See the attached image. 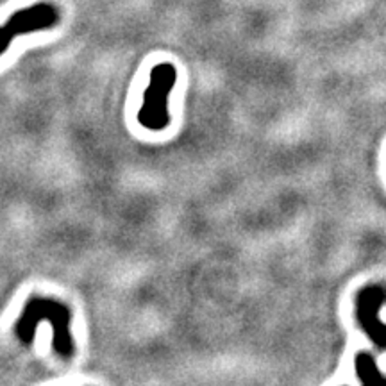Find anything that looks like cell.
Returning a JSON list of instances; mask_svg holds the SVG:
<instances>
[{
  "instance_id": "1",
  "label": "cell",
  "mask_w": 386,
  "mask_h": 386,
  "mask_svg": "<svg viewBox=\"0 0 386 386\" xmlns=\"http://www.w3.org/2000/svg\"><path fill=\"white\" fill-rule=\"evenodd\" d=\"M72 318V310L61 300L52 299V297H31L16 322L15 335L20 343L29 347L34 342L38 324L49 322L52 327L54 352L63 360H70L76 354V342L70 331Z\"/></svg>"
},
{
  "instance_id": "4",
  "label": "cell",
  "mask_w": 386,
  "mask_h": 386,
  "mask_svg": "<svg viewBox=\"0 0 386 386\" xmlns=\"http://www.w3.org/2000/svg\"><path fill=\"white\" fill-rule=\"evenodd\" d=\"M386 304V288L367 285L356 295V320L361 331L379 350H386V324L379 318V310Z\"/></svg>"
},
{
  "instance_id": "3",
  "label": "cell",
  "mask_w": 386,
  "mask_h": 386,
  "mask_svg": "<svg viewBox=\"0 0 386 386\" xmlns=\"http://www.w3.org/2000/svg\"><path fill=\"white\" fill-rule=\"evenodd\" d=\"M58 22V9L49 4V2H40V4H34L31 8L13 13L11 19L4 26H0V56L8 51L15 38L38 33V31L52 29Z\"/></svg>"
},
{
  "instance_id": "5",
  "label": "cell",
  "mask_w": 386,
  "mask_h": 386,
  "mask_svg": "<svg viewBox=\"0 0 386 386\" xmlns=\"http://www.w3.org/2000/svg\"><path fill=\"white\" fill-rule=\"evenodd\" d=\"M354 372L361 385H386V375L368 352H357L354 356Z\"/></svg>"
},
{
  "instance_id": "2",
  "label": "cell",
  "mask_w": 386,
  "mask_h": 386,
  "mask_svg": "<svg viewBox=\"0 0 386 386\" xmlns=\"http://www.w3.org/2000/svg\"><path fill=\"white\" fill-rule=\"evenodd\" d=\"M177 83V70L172 63H159L151 70V81L138 111V123L148 131L165 129L170 123L168 95Z\"/></svg>"
}]
</instances>
